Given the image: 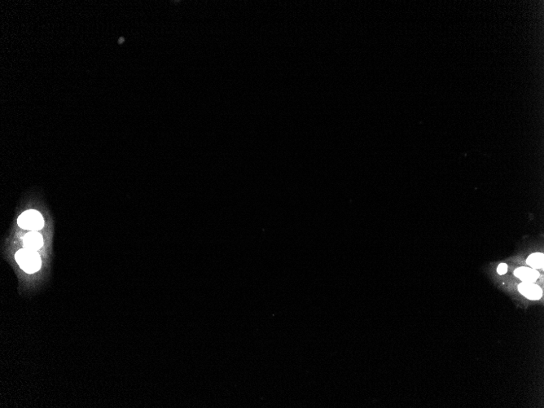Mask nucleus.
Wrapping results in <instances>:
<instances>
[{"label": "nucleus", "mask_w": 544, "mask_h": 408, "mask_svg": "<svg viewBox=\"0 0 544 408\" xmlns=\"http://www.w3.org/2000/svg\"><path fill=\"white\" fill-rule=\"evenodd\" d=\"M514 274L515 276L525 283H535L540 277V273L533 268L532 269L527 268H517L514 272Z\"/></svg>", "instance_id": "nucleus-5"}, {"label": "nucleus", "mask_w": 544, "mask_h": 408, "mask_svg": "<svg viewBox=\"0 0 544 408\" xmlns=\"http://www.w3.org/2000/svg\"><path fill=\"white\" fill-rule=\"evenodd\" d=\"M18 225L20 228L26 229V230L39 231L44 226V220L42 214L36 210H27L20 215L18 218Z\"/></svg>", "instance_id": "nucleus-2"}, {"label": "nucleus", "mask_w": 544, "mask_h": 408, "mask_svg": "<svg viewBox=\"0 0 544 408\" xmlns=\"http://www.w3.org/2000/svg\"><path fill=\"white\" fill-rule=\"evenodd\" d=\"M123 41H124V38H120V39H119V43H122V42H123Z\"/></svg>", "instance_id": "nucleus-8"}, {"label": "nucleus", "mask_w": 544, "mask_h": 408, "mask_svg": "<svg viewBox=\"0 0 544 408\" xmlns=\"http://www.w3.org/2000/svg\"><path fill=\"white\" fill-rule=\"evenodd\" d=\"M24 246L26 249L31 250H38L41 249L43 244V239L42 235L35 231H32L25 236L23 239Z\"/></svg>", "instance_id": "nucleus-4"}, {"label": "nucleus", "mask_w": 544, "mask_h": 408, "mask_svg": "<svg viewBox=\"0 0 544 408\" xmlns=\"http://www.w3.org/2000/svg\"><path fill=\"white\" fill-rule=\"evenodd\" d=\"M17 260L20 268L29 274L38 272L41 268V258L38 252L28 249H21L16 253Z\"/></svg>", "instance_id": "nucleus-1"}, {"label": "nucleus", "mask_w": 544, "mask_h": 408, "mask_svg": "<svg viewBox=\"0 0 544 408\" xmlns=\"http://www.w3.org/2000/svg\"><path fill=\"white\" fill-rule=\"evenodd\" d=\"M526 263L533 269H541L544 268V254L541 253H533L527 258Z\"/></svg>", "instance_id": "nucleus-6"}, {"label": "nucleus", "mask_w": 544, "mask_h": 408, "mask_svg": "<svg viewBox=\"0 0 544 408\" xmlns=\"http://www.w3.org/2000/svg\"><path fill=\"white\" fill-rule=\"evenodd\" d=\"M518 290L522 295L530 300H539L542 297V289L534 283H521L519 284Z\"/></svg>", "instance_id": "nucleus-3"}, {"label": "nucleus", "mask_w": 544, "mask_h": 408, "mask_svg": "<svg viewBox=\"0 0 544 408\" xmlns=\"http://www.w3.org/2000/svg\"><path fill=\"white\" fill-rule=\"evenodd\" d=\"M497 272L500 274H506L508 272V265L505 263H500V265L498 266Z\"/></svg>", "instance_id": "nucleus-7"}]
</instances>
